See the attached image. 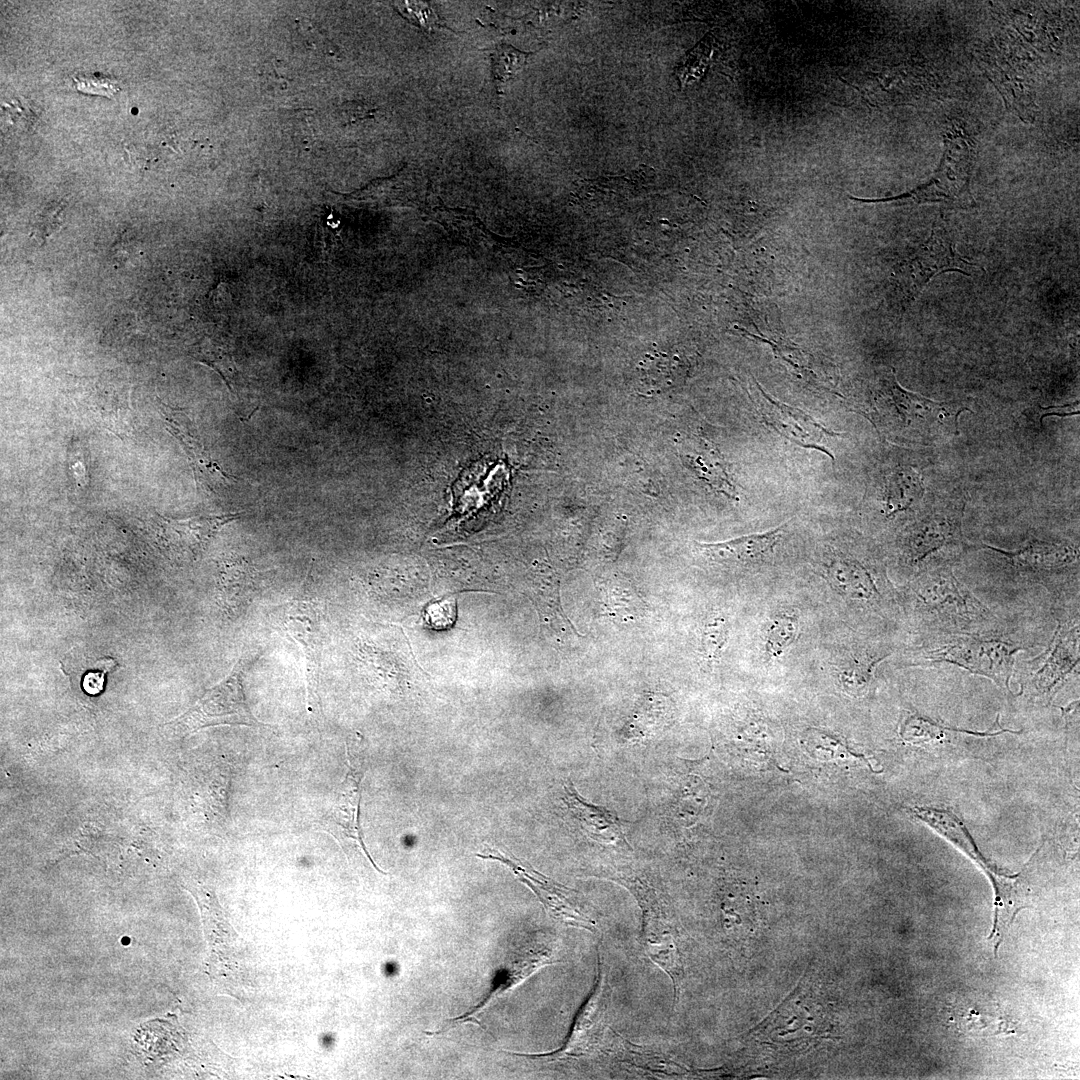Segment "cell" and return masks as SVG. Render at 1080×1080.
<instances>
[{
    "label": "cell",
    "mask_w": 1080,
    "mask_h": 1080,
    "mask_svg": "<svg viewBox=\"0 0 1080 1080\" xmlns=\"http://www.w3.org/2000/svg\"><path fill=\"white\" fill-rule=\"evenodd\" d=\"M905 594L919 638L1002 632L997 616L948 564L922 568L908 583Z\"/></svg>",
    "instance_id": "1"
},
{
    "label": "cell",
    "mask_w": 1080,
    "mask_h": 1080,
    "mask_svg": "<svg viewBox=\"0 0 1080 1080\" xmlns=\"http://www.w3.org/2000/svg\"><path fill=\"white\" fill-rule=\"evenodd\" d=\"M1025 649L1002 632L931 636L912 648L910 665L952 664L1009 690L1016 655Z\"/></svg>",
    "instance_id": "2"
},
{
    "label": "cell",
    "mask_w": 1080,
    "mask_h": 1080,
    "mask_svg": "<svg viewBox=\"0 0 1080 1080\" xmlns=\"http://www.w3.org/2000/svg\"><path fill=\"white\" fill-rule=\"evenodd\" d=\"M313 584L308 573L299 593L269 614L272 627L291 640L300 652L310 697L317 685L325 641L323 608Z\"/></svg>",
    "instance_id": "3"
},
{
    "label": "cell",
    "mask_w": 1080,
    "mask_h": 1080,
    "mask_svg": "<svg viewBox=\"0 0 1080 1080\" xmlns=\"http://www.w3.org/2000/svg\"><path fill=\"white\" fill-rule=\"evenodd\" d=\"M606 878L624 886L637 901L641 913L642 944L648 957L672 982L681 980L684 967L675 936L676 928L662 895L637 873L618 871Z\"/></svg>",
    "instance_id": "4"
},
{
    "label": "cell",
    "mask_w": 1080,
    "mask_h": 1080,
    "mask_svg": "<svg viewBox=\"0 0 1080 1080\" xmlns=\"http://www.w3.org/2000/svg\"><path fill=\"white\" fill-rule=\"evenodd\" d=\"M243 662L207 690L187 711L163 725L173 736H186L200 729L219 725L260 726L251 712L244 691Z\"/></svg>",
    "instance_id": "5"
},
{
    "label": "cell",
    "mask_w": 1080,
    "mask_h": 1080,
    "mask_svg": "<svg viewBox=\"0 0 1080 1080\" xmlns=\"http://www.w3.org/2000/svg\"><path fill=\"white\" fill-rule=\"evenodd\" d=\"M876 405L878 418L889 414L881 419L883 422L896 421L892 428H913L924 438L939 434L942 427L957 431L958 414L967 410L957 403H937L903 389L894 373L882 381Z\"/></svg>",
    "instance_id": "6"
},
{
    "label": "cell",
    "mask_w": 1080,
    "mask_h": 1080,
    "mask_svg": "<svg viewBox=\"0 0 1080 1080\" xmlns=\"http://www.w3.org/2000/svg\"><path fill=\"white\" fill-rule=\"evenodd\" d=\"M477 856L505 864L522 883L535 893L546 912L555 920L589 931L596 929V921L583 908L576 891L557 883L516 857L507 856L498 850L477 854Z\"/></svg>",
    "instance_id": "7"
},
{
    "label": "cell",
    "mask_w": 1080,
    "mask_h": 1080,
    "mask_svg": "<svg viewBox=\"0 0 1080 1080\" xmlns=\"http://www.w3.org/2000/svg\"><path fill=\"white\" fill-rule=\"evenodd\" d=\"M1079 617L1058 621L1047 648L1026 661V684L1039 695H1052L1079 665Z\"/></svg>",
    "instance_id": "8"
},
{
    "label": "cell",
    "mask_w": 1080,
    "mask_h": 1080,
    "mask_svg": "<svg viewBox=\"0 0 1080 1080\" xmlns=\"http://www.w3.org/2000/svg\"><path fill=\"white\" fill-rule=\"evenodd\" d=\"M610 988L603 972L601 954L597 949V971L593 988L577 1011L570 1032L564 1043L556 1050L541 1054L513 1055L529 1058L560 1060L579 1058L588 1054L600 1038L603 1030Z\"/></svg>",
    "instance_id": "9"
},
{
    "label": "cell",
    "mask_w": 1080,
    "mask_h": 1080,
    "mask_svg": "<svg viewBox=\"0 0 1080 1080\" xmlns=\"http://www.w3.org/2000/svg\"><path fill=\"white\" fill-rule=\"evenodd\" d=\"M962 517L963 505L936 509L918 517L904 536L907 563L917 566L944 547L964 544Z\"/></svg>",
    "instance_id": "10"
},
{
    "label": "cell",
    "mask_w": 1080,
    "mask_h": 1080,
    "mask_svg": "<svg viewBox=\"0 0 1080 1080\" xmlns=\"http://www.w3.org/2000/svg\"><path fill=\"white\" fill-rule=\"evenodd\" d=\"M237 517V514H225L174 519L156 515L159 545L179 562L195 561L220 528Z\"/></svg>",
    "instance_id": "11"
},
{
    "label": "cell",
    "mask_w": 1080,
    "mask_h": 1080,
    "mask_svg": "<svg viewBox=\"0 0 1080 1080\" xmlns=\"http://www.w3.org/2000/svg\"><path fill=\"white\" fill-rule=\"evenodd\" d=\"M982 547L1001 555L1020 573L1041 580L1078 565L1079 560L1078 545L1068 541L1031 539L1012 551L990 545Z\"/></svg>",
    "instance_id": "12"
},
{
    "label": "cell",
    "mask_w": 1080,
    "mask_h": 1080,
    "mask_svg": "<svg viewBox=\"0 0 1080 1080\" xmlns=\"http://www.w3.org/2000/svg\"><path fill=\"white\" fill-rule=\"evenodd\" d=\"M361 780L362 778L357 770L350 766V771L340 783L333 799L321 815L318 828L333 836L340 843H346L347 841L356 843L375 869L384 873L373 862L363 842L360 827Z\"/></svg>",
    "instance_id": "13"
},
{
    "label": "cell",
    "mask_w": 1080,
    "mask_h": 1080,
    "mask_svg": "<svg viewBox=\"0 0 1080 1080\" xmlns=\"http://www.w3.org/2000/svg\"><path fill=\"white\" fill-rule=\"evenodd\" d=\"M758 388L762 396L758 407L760 415L770 427L793 443L819 450L834 460L827 443L836 433L826 429L803 411L774 400L759 385Z\"/></svg>",
    "instance_id": "14"
},
{
    "label": "cell",
    "mask_w": 1080,
    "mask_h": 1080,
    "mask_svg": "<svg viewBox=\"0 0 1080 1080\" xmlns=\"http://www.w3.org/2000/svg\"><path fill=\"white\" fill-rule=\"evenodd\" d=\"M553 957L552 948L548 947L545 943L540 944L536 941L527 943L522 948L511 952V956L507 958L505 965L502 966L495 975L491 984V989L485 998L466 1014L458 1016L453 1020L462 1023H478V1015L482 1013L496 997L516 987L541 967L560 962L554 960Z\"/></svg>",
    "instance_id": "15"
},
{
    "label": "cell",
    "mask_w": 1080,
    "mask_h": 1080,
    "mask_svg": "<svg viewBox=\"0 0 1080 1080\" xmlns=\"http://www.w3.org/2000/svg\"><path fill=\"white\" fill-rule=\"evenodd\" d=\"M974 265L965 260L955 245L940 232L934 233L910 259L906 269L908 294L914 298L932 277L942 271L970 274Z\"/></svg>",
    "instance_id": "16"
},
{
    "label": "cell",
    "mask_w": 1080,
    "mask_h": 1080,
    "mask_svg": "<svg viewBox=\"0 0 1080 1080\" xmlns=\"http://www.w3.org/2000/svg\"><path fill=\"white\" fill-rule=\"evenodd\" d=\"M563 801L586 836L601 843L629 847L623 832L624 822L615 811L588 802L570 781L564 784Z\"/></svg>",
    "instance_id": "17"
},
{
    "label": "cell",
    "mask_w": 1080,
    "mask_h": 1080,
    "mask_svg": "<svg viewBox=\"0 0 1080 1080\" xmlns=\"http://www.w3.org/2000/svg\"><path fill=\"white\" fill-rule=\"evenodd\" d=\"M783 532L784 526H779L765 532L721 542H696V547L706 558L715 563L747 565L769 556L780 541Z\"/></svg>",
    "instance_id": "18"
},
{
    "label": "cell",
    "mask_w": 1080,
    "mask_h": 1080,
    "mask_svg": "<svg viewBox=\"0 0 1080 1080\" xmlns=\"http://www.w3.org/2000/svg\"><path fill=\"white\" fill-rule=\"evenodd\" d=\"M828 577L835 589L848 600L864 608H880L884 594L877 576L869 566L855 558L833 561Z\"/></svg>",
    "instance_id": "19"
},
{
    "label": "cell",
    "mask_w": 1080,
    "mask_h": 1080,
    "mask_svg": "<svg viewBox=\"0 0 1080 1080\" xmlns=\"http://www.w3.org/2000/svg\"><path fill=\"white\" fill-rule=\"evenodd\" d=\"M678 453L685 467L697 478L726 496H735L724 461L710 442L698 436H685L678 443Z\"/></svg>",
    "instance_id": "20"
},
{
    "label": "cell",
    "mask_w": 1080,
    "mask_h": 1080,
    "mask_svg": "<svg viewBox=\"0 0 1080 1080\" xmlns=\"http://www.w3.org/2000/svg\"><path fill=\"white\" fill-rule=\"evenodd\" d=\"M162 417L167 430L181 443L189 456L198 480L202 484L213 490L215 486L231 478L210 458L200 440L192 432L185 414L174 409L162 408Z\"/></svg>",
    "instance_id": "21"
},
{
    "label": "cell",
    "mask_w": 1080,
    "mask_h": 1080,
    "mask_svg": "<svg viewBox=\"0 0 1080 1080\" xmlns=\"http://www.w3.org/2000/svg\"><path fill=\"white\" fill-rule=\"evenodd\" d=\"M946 162L939 174L923 187L901 198H911L916 202L955 201L964 194L968 182L966 156L952 158L949 151Z\"/></svg>",
    "instance_id": "22"
},
{
    "label": "cell",
    "mask_w": 1080,
    "mask_h": 1080,
    "mask_svg": "<svg viewBox=\"0 0 1080 1080\" xmlns=\"http://www.w3.org/2000/svg\"><path fill=\"white\" fill-rule=\"evenodd\" d=\"M605 614L614 620L633 621L642 616L645 605L632 583L610 579L597 584Z\"/></svg>",
    "instance_id": "23"
},
{
    "label": "cell",
    "mask_w": 1080,
    "mask_h": 1080,
    "mask_svg": "<svg viewBox=\"0 0 1080 1080\" xmlns=\"http://www.w3.org/2000/svg\"><path fill=\"white\" fill-rule=\"evenodd\" d=\"M924 487L918 473L910 468H898L886 481L884 491V513L892 517L909 509L923 495Z\"/></svg>",
    "instance_id": "24"
},
{
    "label": "cell",
    "mask_w": 1080,
    "mask_h": 1080,
    "mask_svg": "<svg viewBox=\"0 0 1080 1080\" xmlns=\"http://www.w3.org/2000/svg\"><path fill=\"white\" fill-rule=\"evenodd\" d=\"M889 653H858L853 655L839 672L843 690L853 696L864 695L871 684L876 666Z\"/></svg>",
    "instance_id": "25"
},
{
    "label": "cell",
    "mask_w": 1080,
    "mask_h": 1080,
    "mask_svg": "<svg viewBox=\"0 0 1080 1080\" xmlns=\"http://www.w3.org/2000/svg\"><path fill=\"white\" fill-rule=\"evenodd\" d=\"M223 590L226 604L232 609H242L250 602L256 588L254 570L243 562L226 567L223 575Z\"/></svg>",
    "instance_id": "26"
},
{
    "label": "cell",
    "mask_w": 1080,
    "mask_h": 1080,
    "mask_svg": "<svg viewBox=\"0 0 1080 1080\" xmlns=\"http://www.w3.org/2000/svg\"><path fill=\"white\" fill-rule=\"evenodd\" d=\"M798 634V621L794 615L778 614L771 619L765 635V656L768 661L778 660L794 643Z\"/></svg>",
    "instance_id": "27"
},
{
    "label": "cell",
    "mask_w": 1080,
    "mask_h": 1080,
    "mask_svg": "<svg viewBox=\"0 0 1080 1080\" xmlns=\"http://www.w3.org/2000/svg\"><path fill=\"white\" fill-rule=\"evenodd\" d=\"M529 53L517 50L508 44H499L492 53V70L497 90L500 92L512 78L522 70Z\"/></svg>",
    "instance_id": "28"
},
{
    "label": "cell",
    "mask_w": 1080,
    "mask_h": 1080,
    "mask_svg": "<svg viewBox=\"0 0 1080 1080\" xmlns=\"http://www.w3.org/2000/svg\"><path fill=\"white\" fill-rule=\"evenodd\" d=\"M958 729L944 727L941 724L917 713H906L900 723V735L908 742H927L941 739L948 732Z\"/></svg>",
    "instance_id": "29"
},
{
    "label": "cell",
    "mask_w": 1080,
    "mask_h": 1080,
    "mask_svg": "<svg viewBox=\"0 0 1080 1080\" xmlns=\"http://www.w3.org/2000/svg\"><path fill=\"white\" fill-rule=\"evenodd\" d=\"M728 624L722 615L707 620L701 636V652L705 661L713 663L722 654L728 640Z\"/></svg>",
    "instance_id": "30"
},
{
    "label": "cell",
    "mask_w": 1080,
    "mask_h": 1080,
    "mask_svg": "<svg viewBox=\"0 0 1080 1080\" xmlns=\"http://www.w3.org/2000/svg\"><path fill=\"white\" fill-rule=\"evenodd\" d=\"M118 663L111 657H103L98 659L94 665L87 670L81 678L80 686L82 691L88 696H97L102 693L105 687V676L115 670Z\"/></svg>",
    "instance_id": "31"
},
{
    "label": "cell",
    "mask_w": 1080,
    "mask_h": 1080,
    "mask_svg": "<svg viewBox=\"0 0 1080 1080\" xmlns=\"http://www.w3.org/2000/svg\"><path fill=\"white\" fill-rule=\"evenodd\" d=\"M195 357L203 363H206L212 368H214L217 372H219V374L222 375L223 379L229 386V379L234 374V364L230 355L228 353H224L221 347H206L204 345L203 347L196 350Z\"/></svg>",
    "instance_id": "32"
},
{
    "label": "cell",
    "mask_w": 1080,
    "mask_h": 1080,
    "mask_svg": "<svg viewBox=\"0 0 1080 1080\" xmlns=\"http://www.w3.org/2000/svg\"><path fill=\"white\" fill-rule=\"evenodd\" d=\"M426 620L436 630L450 628L456 620V602L446 599L432 603L426 610Z\"/></svg>",
    "instance_id": "33"
},
{
    "label": "cell",
    "mask_w": 1080,
    "mask_h": 1080,
    "mask_svg": "<svg viewBox=\"0 0 1080 1080\" xmlns=\"http://www.w3.org/2000/svg\"><path fill=\"white\" fill-rule=\"evenodd\" d=\"M68 469L78 487H83L88 483L89 473L86 455L78 441H72L69 445Z\"/></svg>",
    "instance_id": "34"
},
{
    "label": "cell",
    "mask_w": 1080,
    "mask_h": 1080,
    "mask_svg": "<svg viewBox=\"0 0 1080 1080\" xmlns=\"http://www.w3.org/2000/svg\"><path fill=\"white\" fill-rule=\"evenodd\" d=\"M398 10L414 25L424 27L422 16L434 26H440L437 15L426 4L421 2H399Z\"/></svg>",
    "instance_id": "35"
},
{
    "label": "cell",
    "mask_w": 1080,
    "mask_h": 1080,
    "mask_svg": "<svg viewBox=\"0 0 1080 1080\" xmlns=\"http://www.w3.org/2000/svg\"><path fill=\"white\" fill-rule=\"evenodd\" d=\"M74 79L77 83V89L86 93L111 96L118 90L117 85L107 78L85 76L81 78L75 77Z\"/></svg>",
    "instance_id": "36"
},
{
    "label": "cell",
    "mask_w": 1080,
    "mask_h": 1080,
    "mask_svg": "<svg viewBox=\"0 0 1080 1080\" xmlns=\"http://www.w3.org/2000/svg\"><path fill=\"white\" fill-rule=\"evenodd\" d=\"M1077 406H1078V403H1074V404H1071V405H1064V406H1053V407L1051 406V407H1046V408H1042V407L1038 406V408H1036V407L1031 408L1029 410L1028 414L1038 416L1039 419H1040V423H1041L1042 419L1044 417H1046V416H1049V415L1071 416V415L1078 414L1079 410H1078Z\"/></svg>",
    "instance_id": "37"
}]
</instances>
